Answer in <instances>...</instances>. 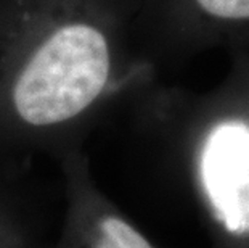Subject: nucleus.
<instances>
[{
  "mask_svg": "<svg viewBox=\"0 0 249 248\" xmlns=\"http://www.w3.org/2000/svg\"><path fill=\"white\" fill-rule=\"evenodd\" d=\"M198 177L214 218L231 232H249V126L220 119L206 131Z\"/></svg>",
  "mask_w": 249,
  "mask_h": 248,
  "instance_id": "20e7f679",
  "label": "nucleus"
},
{
  "mask_svg": "<svg viewBox=\"0 0 249 248\" xmlns=\"http://www.w3.org/2000/svg\"><path fill=\"white\" fill-rule=\"evenodd\" d=\"M134 29L150 66L213 45H246L249 0H137Z\"/></svg>",
  "mask_w": 249,
  "mask_h": 248,
  "instance_id": "f03ea898",
  "label": "nucleus"
},
{
  "mask_svg": "<svg viewBox=\"0 0 249 248\" xmlns=\"http://www.w3.org/2000/svg\"><path fill=\"white\" fill-rule=\"evenodd\" d=\"M137 0H0V165L84 150L145 84Z\"/></svg>",
  "mask_w": 249,
  "mask_h": 248,
  "instance_id": "f257e3e1",
  "label": "nucleus"
},
{
  "mask_svg": "<svg viewBox=\"0 0 249 248\" xmlns=\"http://www.w3.org/2000/svg\"><path fill=\"white\" fill-rule=\"evenodd\" d=\"M56 166L61 207L50 248H155L98 186L86 150L66 153Z\"/></svg>",
  "mask_w": 249,
  "mask_h": 248,
  "instance_id": "7ed1b4c3",
  "label": "nucleus"
}]
</instances>
